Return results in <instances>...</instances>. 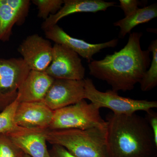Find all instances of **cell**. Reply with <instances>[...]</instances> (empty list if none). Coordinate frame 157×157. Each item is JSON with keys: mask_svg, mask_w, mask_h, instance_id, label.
Returning <instances> with one entry per match:
<instances>
[{"mask_svg": "<svg viewBox=\"0 0 157 157\" xmlns=\"http://www.w3.org/2000/svg\"><path fill=\"white\" fill-rule=\"evenodd\" d=\"M47 130L21 128L6 135L25 154L31 157H51L46 144L45 133Z\"/></svg>", "mask_w": 157, "mask_h": 157, "instance_id": "cell-13", "label": "cell"}, {"mask_svg": "<svg viewBox=\"0 0 157 157\" xmlns=\"http://www.w3.org/2000/svg\"><path fill=\"white\" fill-rule=\"evenodd\" d=\"M45 34L46 39L52 40L55 44L65 45L86 59L89 63L93 60V56L104 48H114L118 43L117 39L98 44L88 43L82 39L71 36L57 24L46 29Z\"/></svg>", "mask_w": 157, "mask_h": 157, "instance_id": "cell-10", "label": "cell"}, {"mask_svg": "<svg viewBox=\"0 0 157 157\" xmlns=\"http://www.w3.org/2000/svg\"><path fill=\"white\" fill-rule=\"evenodd\" d=\"M115 2H106L102 0H64L61 9L51 15L42 22L41 27L43 31L57 24L59 21L70 14L76 13H96L105 11L108 8L115 6Z\"/></svg>", "mask_w": 157, "mask_h": 157, "instance_id": "cell-15", "label": "cell"}, {"mask_svg": "<svg viewBox=\"0 0 157 157\" xmlns=\"http://www.w3.org/2000/svg\"><path fill=\"white\" fill-rule=\"evenodd\" d=\"M146 118L153 133L155 143L157 145V113L152 109L146 112Z\"/></svg>", "mask_w": 157, "mask_h": 157, "instance_id": "cell-22", "label": "cell"}, {"mask_svg": "<svg viewBox=\"0 0 157 157\" xmlns=\"http://www.w3.org/2000/svg\"><path fill=\"white\" fill-rule=\"evenodd\" d=\"M47 142L63 147L76 157H109L107 124L86 129L47 130Z\"/></svg>", "mask_w": 157, "mask_h": 157, "instance_id": "cell-3", "label": "cell"}, {"mask_svg": "<svg viewBox=\"0 0 157 157\" xmlns=\"http://www.w3.org/2000/svg\"><path fill=\"white\" fill-rule=\"evenodd\" d=\"M24 154L7 135L0 134V157H22Z\"/></svg>", "mask_w": 157, "mask_h": 157, "instance_id": "cell-20", "label": "cell"}, {"mask_svg": "<svg viewBox=\"0 0 157 157\" xmlns=\"http://www.w3.org/2000/svg\"><path fill=\"white\" fill-rule=\"evenodd\" d=\"M157 17V5L154 3L137 9L130 15L114 22L113 25L120 28L119 37L124 38L137 25L148 22Z\"/></svg>", "mask_w": 157, "mask_h": 157, "instance_id": "cell-16", "label": "cell"}, {"mask_svg": "<svg viewBox=\"0 0 157 157\" xmlns=\"http://www.w3.org/2000/svg\"><path fill=\"white\" fill-rule=\"evenodd\" d=\"M142 33L130 34L124 48L100 60L88 64L91 76L106 82L116 92L134 89L140 83L149 67L151 52L142 50L140 45Z\"/></svg>", "mask_w": 157, "mask_h": 157, "instance_id": "cell-1", "label": "cell"}, {"mask_svg": "<svg viewBox=\"0 0 157 157\" xmlns=\"http://www.w3.org/2000/svg\"><path fill=\"white\" fill-rule=\"evenodd\" d=\"M107 122L109 157H156L157 145L145 117L109 113Z\"/></svg>", "mask_w": 157, "mask_h": 157, "instance_id": "cell-2", "label": "cell"}, {"mask_svg": "<svg viewBox=\"0 0 157 157\" xmlns=\"http://www.w3.org/2000/svg\"><path fill=\"white\" fill-rule=\"evenodd\" d=\"M107 124L102 118L100 109L85 99L76 104L53 111L48 130L86 129Z\"/></svg>", "mask_w": 157, "mask_h": 157, "instance_id": "cell-4", "label": "cell"}, {"mask_svg": "<svg viewBox=\"0 0 157 157\" xmlns=\"http://www.w3.org/2000/svg\"><path fill=\"white\" fill-rule=\"evenodd\" d=\"M45 73L54 79L83 80L85 68L78 54L65 45L55 44L52 59Z\"/></svg>", "mask_w": 157, "mask_h": 157, "instance_id": "cell-7", "label": "cell"}, {"mask_svg": "<svg viewBox=\"0 0 157 157\" xmlns=\"http://www.w3.org/2000/svg\"><path fill=\"white\" fill-rule=\"evenodd\" d=\"M85 99L98 108H108L113 114L132 115L137 111L147 112L157 107V101L135 100L119 95L117 92L108 90L106 92L98 90L92 79L84 78Z\"/></svg>", "mask_w": 157, "mask_h": 157, "instance_id": "cell-5", "label": "cell"}, {"mask_svg": "<svg viewBox=\"0 0 157 157\" xmlns=\"http://www.w3.org/2000/svg\"><path fill=\"white\" fill-rule=\"evenodd\" d=\"M54 78L45 72L30 70L17 91V99L21 102L43 101Z\"/></svg>", "mask_w": 157, "mask_h": 157, "instance_id": "cell-14", "label": "cell"}, {"mask_svg": "<svg viewBox=\"0 0 157 157\" xmlns=\"http://www.w3.org/2000/svg\"><path fill=\"white\" fill-rule=\"evenodd\" d=\"M49 151L51 157H76L63 147L58 145H52Z\"/></svg>", "mask_w": 157, "mask_h": 157, "instance_id": "cell-23", "label": "cell"}, {"mask_svg": "<svg viewBox=\"0 0 157 157\" xmlns=\"http://www.w3.org/2000/svg\"><path fill=\"white\" fill-rule=\"evenodd\" d=\"M53 115V110L42 101L21 102L16 109L15 122L21 128L47 130Z\"/></svg>", "mask_w": 157, "mask_h": 157, "instance_id": "cell-11", "label": "cell"}, {"mask_svg": "<svg viewBox=\"0 0 157 157\" xmlns=\"http://www.w3.org/2000/svg\"><path fill=\"white\" fill-rule=\"evenodd\" d=\"M30 69L21 58L0 59V111L14 102Z\"/></svg>", "mask_w": 157, "mask_h": 157, "instance_id": "cell-6", "label": "cell"}, {"mask_svg": "<svg viewBox=\"0 0 157 157\" xmlns=\"http://www.w3.org/2000/svg\"><path fill=\"white\" fill-rule=\"evenodd\" d=\"M120 7L127 16L136 11L138 8L140 2L137 0H120Z\"/></svg>", "mask_w": 157, "mask_h": 157, "instance_id": "cell-21", "label": "cell"}, {"mask_svg": "<svg viewBox=\"0 0 157 157\" xmlns=\"http://www.w3.org/2000/svg\"><path fill=\"white\" fill-rule=\"evenodd\" d=\"M22 157H31L30 156L28 155L25 154H24V155H23Z\"/></svg>", "mask_w": 157, "mask_h": 157, "instance_id": "cell-24", "label": "cell"}, {"mask_svg": "<svg viewBox=\"0 0 157 157\" xmlns=\"http://www.w3.org/2000/svg\"><path fill=\"white\" fill-rule=\"evenodd\" d=\"M32 2L38 8V17L45 20L61 9L64 0H33Z\"/></svg>", "mask_w": 157, "mask_h": 157, "instance_id": "cell-19", "label": "cell"}, {"mask_svg": "<svg viewBox=\"0 0 157 157\" xmlns=\"http://www.w3.org/2000/svg\"><path fill=\"white\" fill-rule=\"evenodd\" d=\"M152 54L148 70L144 74L140 83V90L147 92L155 88L157 85V40L152 41L147 49Z\"/></svg>", "mask_w": 157, "mask_h": 157, "instance_id": "cell-17", "label": "cell"}, {"mask_svg": "<svg viewBox=\"0 0 157 157\" xmlns=\"http://www.w3.org/2000/svg\"><path fill=\"white\" fill-rule=\"evenodd\" d=\"M19 102L16 100L0 113V134H8L20 128L15 122L16 109Z\"/></svg>", "mask_w": 157, "mask_h": 157, "instance_id": "cell-18", "label": "cell"}, {"mask_svg": "<svg viewBox=\"0 0 157 157\" xmlns=\"http://www.w3.org/2000/svg\"><path fill=\"white\" fill-rule=\"evenodd\" d=\"M53 46L38 34L29 36L20 44L17 51L30 70L45 72L52 59Z\"/></svg>", "mask_w": 157, "mask_h": 157, "instance_id": "cell-9", "label": "cell"}, {"mask_svg": "<svg viewBox=\"0 0 157 157\" xmlns=\"http://www.w3.org/2000/svg\"><path fill=\"white\" fill-rule=\"evenodd\" d=\"M29 0H0V42L9 41L14 25H20L28 15Z\"/></svg>", "mask_w": 157, "mask_h": 157, "instance_id": "cell-12", "label": "cell"}, {"mask_svg": "<svg viewBox=\"0 0 157 157\" xmlns=\"http://www.w3.org/2000/svg\"><path fill=\"white\" fill-rule=\"evenodd\" d=\"M83 80L54 79L42 102L54 111L85 99Z\"/></svg>", "mask_w": 157, "mask_h": 157, "instance_id": "cell-8", "label": "cell"}]
</instances>
